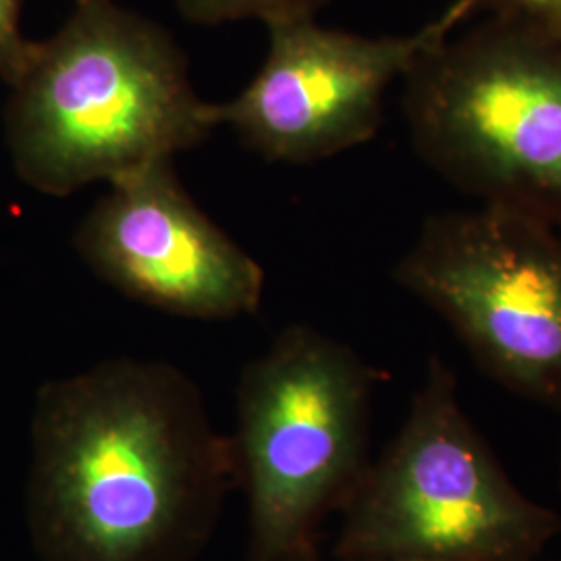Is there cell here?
Masks as SVG:
<instances>
[{
  "mask_svg": "<svg viewBox=\"0 0 561 561\" xmlns=\"http://www.w3.org/2000/svg\"><path fill=\"white\" fill-rule=\"evenodd\" d=\"M377 373L308 324L283 329L243 368L231 437L250 502L248 561H321L317 537L368 461Z\"/></svg>",
  "mask_w": 561,
  "mask_h": 561,
  "instance_id": "obj_5",
  "label": "cell"
},
{
  "mask_svg": "<svg viewBox=\"0 0 561 561\" xmlns=\"http://www.w3.org/2000/svg\"><path fill=\"white\" fill-rule=\"evenodd\" d=\"M341 514L340 561H535L561 533L560 516L510 481L439 358Z\"/></svg>",
  "mask_w": 561,
  "mask_h": 561,
  "instance_id": "obj_4",
  "label": "cell"
},
{
  "mask_svg": "<svg viewBox=\"0 0 561 561\" xmlns=\"http://www.w3.org/2000/svg\"><path fill=\"white\" fill-rule=\"evenodd\" d=\"M181 15L198 25L229 21L261 20L264 25L280 21L310 20L329 0H175Z\"/></svg>",
  "mask_w": 561,
  "mask_h": 561,
  "instance_id": "obj_9",
  "label": "cell"
},
{
  "mask_svg": "<svg viewBox=\"0 0 561 561\" xmlns=\"http://www.w3.org/2000/svg\"><path fill=\"white\" fill-rule=\"evenodd\" d=\"M340 561V560H337ZM347 561H410V560H347Z\"/></svg>",
  "mask_w": 561,
  "mask_h": 561,
  "instance_id": "obj_12",
  "label": "cell"
},
{
  "mask_svg": "<svg viewBox=\"0 0 561 561\" xmlns=\"http://www.w3.org/2000/svg\"><path fill=\"white\" fill-rule=\"evenodd\" d=\"M507 391L561 412V231L493 206L443 213L393 271Z\"/></svg>",
  "mask_w": 561,
  "mask_h": 561,
  "instance_id": "obj_6",
  "label": "cell"
},
{
  "mask_svg": "<svg viewBox=\"0 0 561 561\" xmlns=\"http://www.w3.org/2000/svg\"><path fill=\"white\" fill-rule=\"evenodd\" d=\"M4 127L21 180L62 198L173 161L217 123L162 25L117 0H76L11 85Z\"/></svg>",
  "mask_w": 561,
  "mask_h": 561,
  "instance_id": "obj_2",
  "label": "cell"
},
{
  "mask_svg": "<svg viewBox=\"0 0 561 561\" xmlns=\"http://www.w3.org/2000/svg\"><path fill=\"white\" fill-rule=\"evenodd\" d=\"M416 154L482 202L561 231V42L489 20L403 76Z\"/></svg>",
  "mask_w": 561,
  "mask_h": 561,
  "instance_id": "obj_3",
  "label": "cell"
},
{
  "mask_svg": "<svg viewBox=\"0 0 561 561\" xmlns=\"http://www.w3.org/2000/svg\"><path fill=\"white\" fill-rule=\"evenodd\" d=\"M560 484H561V458H560Z\"/></svg>",
  "mask_w": 561,
  "mask_h": 561,
  "instance_id": "obj_13",
  "label": "cell"
},
{
  "mask_svg": "<svg viewBox=\"0 0 561 561\" xmlns=\"http://www.w3.org/2000/svg\"><path fill=\"white\" fill-rule=\"evenodd\" d=\"M73 245L99 279L169 314L229 321L261 308V264L190 198L173 161L108 183Z\"/></svg>",
  "mask_w": 561,
  "mask_h": 561,
  "instance_id": "obj_8",
  "label": "cell"
},
{
  "mask_svg": "<svg viewBox=\"0 0 561 561\" xmlns=\"http://www.w3.org/2000/svg\"><path fill=\"white\" fill-rule=\"evenodd\" d=\"M479 11L561 42V0H477Z\"/></svg>",
  "mask_w": 561,
  "mask_h": 561,
  "instance_id": "obj_11",
  "label": "cell"
},
{
  "mask_svg": "<svg viewBox=\"0 0 561 561\" xmlns=\"http://www.w3.org/2000/svg\"><path fill=\"white\" fill-rule=\"evenodd\" d=\"M479 13L477 0H451L435 20L403 36H360L310 20L268 27V53L233 101L213 104L262 159L317 162L377 136L391 81Z\"/></svg>",
  "mask_w": 561,
  "mask_h": 561,
  "instance_id": "obj_7",
  "label": "cell"
},
{
  "mask_svg": "<svg viewBox=\"0 0 561 561\" xmlns=\"http://www.w3.org/2000/svg\"><path fill=\"white\" fill-rule=\"evenodd\" d=\"M23 0H0V80L9 88L25 73L36 42L21 34Z\"/></svg>",
  "mask_w": 561,
  "mask_h": 561,
  "instance_id": "obj_10",
  "label": "cell"
},
{
  "mask_svg": "<svg viewBox=\"0 0 561 561\" xmlns=\"http://www.w3.org/2000/svg\"><path fill=\"white\" fill-rule=\"evenodd\" d=\"M233 484L231 437L167 362H101L38 396L30 526L42 561H190Z\"/></svg>",
  "mask_w": 561,
  "mask_h": 561,
  "instance_id": "obj_1",
  "label": "cell"
}]
</instances>
